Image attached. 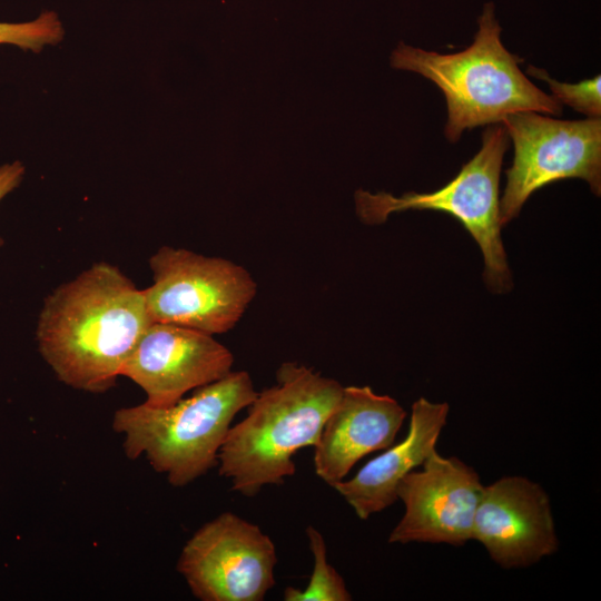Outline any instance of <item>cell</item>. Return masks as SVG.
Masks as SVG:
<instances>
[{
    "mask_svg": "<svg viewBox=\"0 0 601 601\" xmlns=\"http://www.w3.org/2000/svg\"><path fill=\"white\" fill-rule=\"evenodd\" d=\"M256 395L249 373L231 371L171 406L141 403L118 408L112 428L124 434L128 459L145 454L156 472L180 487L218 464V453L233 420Z\"/></svg>",
    "mask_w": 601,
    "mask_h": 601,
    "instance_id": "obj_4",
    "label": "cell"
},
{
    "mask_svg": "<svg viewBox=\"0 0 601 601\" xmlns=\"http://www.w3.org/2000/svg\"><path fill=\"white\" fill-rule=\"evenodd\" d=\"M63 36V26L53 11H43L27 22H0V45H13L33 52L59 43Z\"/></svg>",
    "mask_w": 601,
    "mask_h": 601,
    "instance_id": "obj_15",
    "label": "cell"
},
{
    "mask_svg": "<svg viewBox=\"0 0 601 601\" xmlns=\"http://www.w3.org/2000/svg\"><path fill=\"white\" fill-rule=\"evenodd\" d=\"M233 353L213 335L173 324L151 323L126 361L120 376L146 394L145 404L168 407L198 387L231 372Z\"/></svg>",
    "mask_w": 601,
    "mask_h": 601,
    "instance_id": "obj_10",
    "label": "cell"
},
{
    "mask_svg": "<svg viewBox=\"0 0 601 601\" xmlns=\"http://www.w3.org/2000/svg\"><path fill=\"white\" fill-rule=\"evenodd\" d=\"M405 418L395 398L370 386H344L314 446L316 475L328 485L344 480L361 459L391 446Z\"/></svg>",
    "mask_w": 601,
    "mask_h": 601,
    "instance_id": "obj_12",
    "label": "cell"
},
{
    "mask_svg": "<svg viewBox=\"0 0 601 601\" xmlns=\"http://www.w3.org/2000/svg\"><path fill=\"white\" fill-rule=\"evenodd\" d=\"M275 385L257 392L247 415L231 425L218 453L219 475L253 497L293 476L295 453L315 446L344 386L296 362L276 371Z\"/></svg>",
    "mask_w": 601,
    "mask_h": 601,
    "instance_id": "obj_2",
    "label": "cell"
},
{
    "mask_svg": "<svg viewBox=\"0 0 601 601\" xmlns=\"http://www.w3.org/2000/svg\"><path fill=\"white\" fill-rule=\"evenodd\" d=\"M152 285L142 289L152 323L210 335L230 331L257 294L249 272L223 257L160 247L149 259Z\"/></svg>",
    "mask_w": 601,
    "mask_h": 601,
    "instance_id": "obj_6",
    "label": "cell"
},
{
    "mask_svg": "<svg viewBox=\"0 0 601 601\" xmlns=\"http://www.w3.org/2000/svg\"><path fill=\"white\" fill-rule=\"evenodd\" d=\"M501 124L514 147L500 198L502 226L519 216L534 191L560 179H583L600 196V118L559 120L522 111L508 115Z\"/></svg>",
    "mask_w": 601,
    "mask_h": 601,
    "instance_id": "obj_7",
    "label": "cell"
},
{
    "mask_svg": "<svg viewBox=\"0 0 601 601\" xmlns=\"http://www.w3.org/2000/svg\"><path fill=\"white\" fill-rule=\"evenodd\" d=\"M449 411L447 403L417 398L412 404L405 437L368 461L352 479L338 481L331 486L361 520H367L372 514L387 509L397 500L401 480L421 466L436 449Z\"/></svg>",
    "mask_w": 601,
    "mask_h": 601,
    "instance_id": "obj_13",
    "label": "cell"
},
{
    "mask_svg": "<svg viewBox=\"0 0 601 601\" xmlns=\"http://www.w3.org/2000/svg\"><path fill=\"white\" fill-rule=\"evenodd\" d=\"M308 546L314 559L308 584L300 590L287 587L283 592L285 601H349V593L343 577L327 560V549L322 533L313 525L306 528Z\"/></svg>",
    "mask_w": 601,
    "mask_h": 601,
    "instance_id": "obj_14",
    "label": "cell"
},
{
    "mask_svg": "<svg viewBox=\"0 0 601 601\" xmlns=\"http://www.w3.org/2000/svg\"><path fill=\"white\" fill-rule=\"evenodd\" d=\"M472 540L503 569L525 568L554 554L559 540L550 497L524 476H503L483 489Z\"/></svg>",
    "mask_w": 601,
    "mask_h": 601,
    "instance_id": "obj_11",
    "label": "cell"
},
{
    "mask_svg": "<svg viewBox=\"0 0 601 601\" xmlns=\"http://www.w3.org/2000/svg\"><path fill=\"white\" fill-rule=\"evenodd\" d=\"M500 35L494 4L489 2L474 41L464 50L442 55L400 42L392 52L393 68L416 72L442 90L447 107L444 135L451 142L466 129L501 124L510 114H562V105L522 72L521 59L508 51Z\"/></svg>",
    "mask_w": 601,
    "mask_h": 601,
    "instance_id": "obj_3",
    "label": "cell"
},
{
    "mask_svg": "<svg viewBox=\"0 0 601 601\" xmlns=\"http://www.w3.org/2000/svg\"><path fill=\"white\" fill-rule=\"evenodd\" d=\"M509 144L502 124L489 125L482 134L480 150L446 185L431 193L410 191L400 197L359 189L354 196L356 214L368 225L383 224L391 214L405 210L450 214L479 245L489 290L508 293L513 280L501 236L500 174Z\"/></svg>",
    "mask_w": 601,
    "mask_h": 601,
    "instance_id": "obj_5",
    "label": "cell"
},
{
    "mask_svg": "<svg viewBox=\"0 0 601 601\" xmlns=\"http://www.w3.org/2000/svg\"><path fill=\"white\" fill-rule=\"evenodd\" d=\"M397 486L404 514L388 543L464 545L472 540L473 521L484 485L476 471L456 456L435 449Z\"/></svg>",
    "mask_w": 601,
    "mask_h": 601,
    "instance_id": "obj_9",
    "label": "cell"
},
{
    "mask_svg": "<svg viewBox=\"0 0 601 601\" xmlns=\"http://www.w3.org/2000/svg\"><path fill=\"white\" fill-rule=\"evenodd\" d=\"M24 170L23 164L19 160L0 166V201L21 184ZM3 244L4 240L0 236V247Z\"/></svg>",
    "mask_w": 601,
    "mask_h": 601,
    "instance_id": "obj_17",
    "label": "cell"
},
{
    "mask_svg": "<svg viewBox=\"0 0 601 601\" xmlns=\"http://www.w3.org/2000/svg\"><path fill=\"white\" fill-rule=\"evenodd\" d=\"M151 323L144 290L116 266L100 262L46 298L36 335L59 381L104 393L116 384Z\"/></svg>",
    "mask_w": 601,
    "mask_h": 601,
    "instance_id": "obj_1",
    "label": "cell"
},
{
    "mask_svg": "<svg viewBox=\"0 0 601 601\" xmlns=\"http://www.w3.org/2000/svg\"><path fill=\"white\" fill-rule=\"evenodd\" d=\"M528 73L548 82L552 97L561 105H568L588 118L601 116V78L600 75L578 83L560 82L538 67L529 66Z\"/></svg>",
    "mask_w": 601,
    "mask_h": 601,
    "instance_id": "obj_16",
    "label": "cell"
},
{
    "mask_svg": "<svg viewBox=\"0 0 601 601\" xmlns=\"http://www.w3.org/2000/svg\"><path fill=\"white\" fill-rule=\"evenodd\" d=\"M276 548L233 512L201 525L185 543L177 571L201 601H262L276 584Z\"/></svg>",
    "mask_w": 601,
    "mask_h": 601,
    "instance_id": "obj_8",
    "label": "cell"
}]
</instances>
